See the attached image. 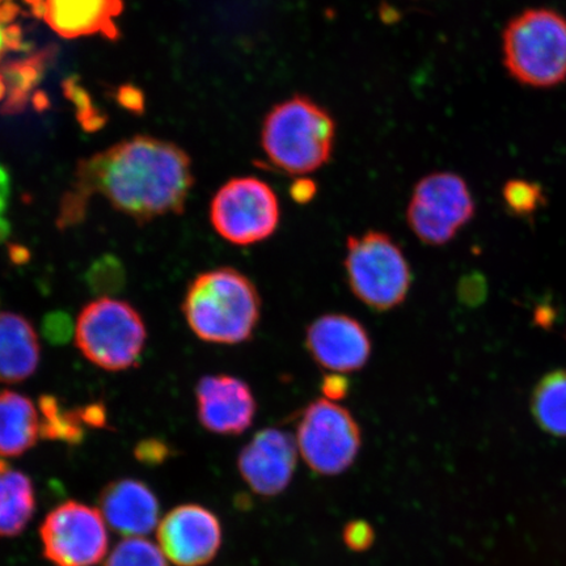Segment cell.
<instances>
[{
	"instance_id": "cell-34",
	"label": "cell",
	"mask_w": 566,
	"mask_h": 566,
	"mask_svg": "<svg viewBox=\"0 0 566 566\" xmlns=\"http://www.w3.org/2000/svg\"><path fill=\"white\" fill-rule=\"evenodd\" d=\"M10 258L13 263L23 264L30 259V252H28L24 247L12 245L10 247Z\"/></svg>"
},
{
	"instance_id": "cell-26",
	"label": "cell",
	"mask_w": 566,
	"mask_h": 566,
	"mask_svg": "<svg viewBox=\"0 0 566 566\" xmlns=\"http://www.w3.org/2000/svg\"><path fill=\"white\" fill-rule=\"evenodd\" d=\"M343 541L353 552H365L370 549L375 542V531L369 522L352 521L344 527Z\"/></svg>"
},
{
	"instance_id": "cell-38",
	"label": "cell",
	"mask_w": 566,
	"mask_h": 566,
	"mask_svg": "<svg viewBox=\"0 0 566 566\" xmlns=\"http://www.w3.org/2000/svg\"><path fill=\"white\" fill-rule=\"evenodd\" d=\"M6 2H9V0H0V4H3Z\"/></svg>"
},
{
	"instance_id": "cell-7",
	"label": "cell",
	"mask_w": 566,
	"mask_h": 566,
	"mask_svg": "<svg viewBox=\"0 0 566 566\" xmlns=\"http://www.w3.org/2000/svg\"><path fill=\"white\" fill-rule=\"evenodd\" d=\"M295 441L310 470L322 476H337L356 462L363 431L348 409L324 398L303 410Z\"/></svg>"
},
{
	"instance_id": "cell-22",
	"label": "cell",
	"mask_w": 566,
	"mask_h": 566,
	"mask_svg": "<svg viewBox=\"0 0 566 566\" xmlns=\"http://www.w3.org/2000/svg\"><path fill=\"white\" fill-rule=\"evenodd\" d=\"M104 566H168L160 548L142 537H127L113 549Z\"/></svg>"
},
{
	"instance_id": "cell-9",
	"label": "cell",
	"mask_w": 566,
	"mask_h": 566,
	"mask_svg": "<svg viewBox=\"0 0 566 566\" xmlns=\"http://www.w3.org/2000/svg\"><path fill=\"white\" fill-rule=\"evenodd\" d=\"M475 201L462 177L434 172L416 184L407 210L409 229L423 244H448L475 216Z\"/></svg>"
},
{
	"instance_id": "cell-35",
	"label": "cell",
	"mask_w": 566,
	"mask_h": 566,
	"mask_svg": "<svg viewBox=\"0 0 566 566\" xmlns=\"http://www.w3.org/2000/svg\"><path fill=\"white\" fill-rule=\"evenodd\" d=\"M11 233V224L6 221L4 218L0 217V244L9 239Z\"/></svg>"
},
{
	"instance_id": "cell-12",
	"label": "cell",
	"mask_w": 566,
	"mask_h": 566,
	"mask_svg": "<svg viewBox=\"0 0 566 566\" xmlns=\"http://www.w3.org/2000/svg\"><path fill=\"white\" fill-rule=\"evenodd\" d=\"M298 446L292 436L268 428L254 434L238 458V469L251 491L275 497L287 490L298 463Z\"/></svg>"
},
{
	"instance_id": "cell-14",
	"label": "cell",
	"mask_w": 566,
	"mask_h": 566,
	"mask_svg": "<svg viewBox=\"0 0 566 566\" xmlns=\"http://www.w3.org/2000/svg\"><path fill=\"white\" fill-rule=\"evenodd\" d=\"M198 420L211 433L240 436L252 427L258 402L250 386L232 375H208L196 388Z\"/></svg>"
},
{
	"instance_id": "cell-16",
	"label": "cell",
	"mask_w": 566,
	"mask_h": 566,
	"mask_svg": "<svg viewBox=\"0 0 566 566\" xmlns=\"http://www.w3.org/2000/svg\"><path fill=\"white\" fill-rule=\"evenodd\" d=\"M122 11V0H45L44 18L65 39L96 33L116 39L115 19Z\"/></svg>"
},
{
	"instance_id": "cell-18",
	"label": "cell",
	"mask_w": 566,
	"mask_h": 566,
	"mask_svg": "<svg viewBox=\"0 0 566 566\" xmlns=\"http://www.w3.org/2000/svg\"><path fill=\"white\" fill-rule=\"evenodd\" d=\"M39 436L40 419L33 402L18 392L0 394V457L25 454L38 443Z\"/></svg>"
},
{
	"instance_id": "cell-4",
	"label": "cell",
	"mask_w": 566,
	"mask_h": 566,
	"mask_svg": "<svg viewBox=\"0 0 566 566\" xmlns=\"http://www.w3.org/2000/svg\"><path fill=\"white\" fill-rule=\"evenodd\" d=\"M502 59L522 86H560L566 82V18L546 7L520 12L502 33Z\"/></svg>"
},
{
	"instance_id": "cell-8",
	"label": "cell",
	"mask_w": 566,
	"mask_h": 566,
	"mask_svg": "<svg viewBox=\"0 0 566 566\" xmlns=\"http://www.w3.org/2000/svg\"><path fill=\"white\" fill-rule=\"evenodd\" d=\"M281 219L279 197L258 177H235L219 188L210 205V221L218 235L247 247L265 242Z\"/></svg>"
},
{
	"instance_id": "cell-29",
	"label": "cell",
	"mask_w": 566,
	"mask_h": 566,
	"mask_svg": "<svg viewBox=\"0 0 566 566\" xmlns=\"http://www.w3.org/2000/svg\"><path fill=\"white\" fill-rule=\"evenodd\" d=\"M81 420L91 428L103 429L106 427V410L102 402H92L86 407L77 409Z\"/></svg>"
},
{
	"instance_id": "cell-21",
	"label": "cell",
	"mask_w": 566,
	"mask_h": 566,
	"mask_svg": "<svg viewBox=\"0 0 566 566\" xmlns=\"http://www.w3.org/2000/svg\"><path fill=\"white\" fill-rule=\"evenodd\" d=\"M40 434L49 441H61L77 444L84 440V423L77 409L70 410L62 407L59 399L52 395L41 396Z\"/></svg>"
},
{
	"instance_id": "cell-11",
	"label": "cell",
	"mask_w": 566,
	"mask_h": 566,
	"mask_svg": "<svg viewBox=\"0 0 566 566\" xmlns=\"http://www.w3.org/2000/svg\"><path fill=\"white\" fill-rule=\"evenodd\" d=\"M222 525L209 509L177 506L160 522L158 542L163 555L176 566H205L222 546Z\"/></svg>"
},
{
	"instance_id": "cell-36",
	"label": "cell",
	"mask_w": 566,
	"mask_h": 566,
	"mask_svg": "<svg viewBox=\"0 0 566 566\" xmlns=\"http://www.w3.org/2000/svg\"><path fill=\"white\" fill-rule=\"evenodd\" d=\"M4 92H6V84H4L3 80H2V76H0V98L3 97Z\"/></svg>"
},
{
	"instance_id": "cell-19",
	"label": "cell",
	"mask_w": 566,
	"mask_h": 566,
	"mask_svg": "<svg viewBox=\"0 0 566 566\" xmlns=\"http://www.w3.org/2000/svg\"><path fill=\"white\" fill-rule=\"evenodd\" d=\"M34 511L35 494L31 479L0 460V537L23 533Z\"/></svg>"
},
{
	"instance_id": "cell-5",
	"label": "cell",
	"mask_w": 566,
	"mask_h": 566,
	"mask_svg": "<svg viewBox=\"0 0 566 566\" xmlns=\"http://www.w3.org/2000/svg\"><path fill=\"white\" fill-rule=\"evenodd\" d=\"M344 266L352 293L378 313L399 307L412 286L406 254L386 232L349 237Z\"/></svg>"
},
{
	"instance_id": "cell-23",
	"label": "cell",
	"mask_w": 566,
	"mask_h": 566,
	"mask_svg": "<svg viewBox=\"0 0 566 566\" xmlns=\"http://www.w3.org/2000/svg\"><path fill=\"white\" fill-rule=\"evenodd\" d=\"M86 282L92 293L112 295L122 292L126 283V272L122 261L105 254L95 261L86 273Z\"/></svg>"
},
{
	"instance_id": "cell-28",
	"label": "cell",
	"mask_w": 566,
	"mask_h": 566,
	"mask_svg": "<svg viewBox=\"0 0 566 566\" xmlns=\"http://www.w3.org/2000/svg\"><path fill=\"white\" fill-rule=\"evenodd\" d=\"M350 389L349 380L343 374L331 373L322 381V392L325 399L336 401L345 399Z\"/></svg>"
},
{
	"instance_id": "cell-10",
	"label": "cell",
	"mask_w": 566,
	"mask_h": 566,
	"mask_svg": "<svg viewBox=\"0 0 566 566\" xmlns=\"http://www.w3.org/2000/svg\"><path fill=\"white\" fill-rule=\"evenodd\" d=\"M40 537L53 566H94L103 560L109 541L101 511L77 501L54 507L42 522Z\"/></svg>"
},
{
	"instance_id": "cell-25",
	"label": "cell",
	"mask_w": 566,
	"mask_h": 566,
	"mask_svg": "<svg viewBox=\"0 0 566 566\" xmlns=\"http://www.w3.org/2000/svg\"><path fill=\"white\" fill-rule=\"evenodd\" d=\"M41 325L42 336L48 343L56 346L67 344L76 329L73 318L63 311L48 314Z\"/></svg>"
},
{
	"instance_id": "cell-32",
	"label": "cell",
	"mask_w": 566,
	"mask_h": 566,
	"mask_svg": "<svg viewBox=\"0 0 566 566\" xmlns=\"http://www.w3.org/2000/svg\"><path fill=\"white\" fill-rule=\"evenodd\" d=\"M119 102H122L126 108L139 111L142 105H144V97H142L136 88L124 87L119 91Z\"/></svg>"
},
{
	"instance_id": "cell-3",
	"label": "cell",
	"mask_w": 566,
	"mask_h": 566,
	"mask_svg": "<svg viewBox=\"0 0 566 566\" xmlns=\"http://www.w3.org/2000/svg\"><path fill=\"white\" fill-rule=\"evenodd\" d=\"M336 123L313 98L295 95L268 113L261 147L281 171L303 176L318 171L334 155Z\"/></svg>"
},
{
	"instance_id": "cell-31",
	"label": "cell",
	"mask_w": 566,
	"mask_h": 566,
	"mask_svg": "<svg viewBox=\"0 0 566 566\" xmlns=\"http://www.w3.org/2000/svg\"><path fill=\"white\" fill-rule=\"evenodd\" d=\"M2 24V21H0V56H2L6 49L17 48L20 45V32L18 28L4 30Z\"/></svg>"
},
{
	"instance_id": "cell-37",
	"label": "cell",
	"mask_w": 566,
	"mask_h": 566,
	"mask_svg": "<svg viewBox=\"0 0 566 566\" xmlns=\"http://www.w3.org/2000/svg\"><path fill=\"white\" fill-rule=\"evenodd\" d=\"M28 3L33 4V7L44 3L45 0H27Z\"/></svg>"
},
{
	"instance_id": "cell-33",
	"label": "cell",
	"mask_w": 566,
	"mask_h": 566,
	"mask_svg": "<svg viewBox=\"0 0 566 566\" xmlns=\"http://www.w3.org/2000/svg\"><path fill=\"white\" fill-rule=\"evenodd\" d=\"M11 195V179L3 166H0V217H2Z\"/></svg>"
},
{
	"instance_id": "cell-15",
	"label": "cell",
	"mask_w": 566,
	"mask_h": 566,
	"mask_svg": "<svg viewBox=\"0 0 566 566\" xmlns=\"http://www.w3.org/2000/svg\"><path fill=\"white\" fill-rule=\"evenodd\" d=\"M104 520L116 533L139 537L151 533L159 520V501L145 483L134 479L112 481L98 497Z\"/></svg>"
},
{
	"instance_id": "cell-2",
	"label": "cell",
	"mask_w": 566,
	"mask_h": 566,
	"mask_svg": "<svg viewBox=\"0 0 566 566\" xmlns=\"http://www.w3.org/2000/svg\"><path fill=\"white\" fill-rule=\"evenodd\" d=\"M189 328L202 342L238 345L250 342L261 316L254 283L233 268L198 274L182 302Z\"/></svg>"
},
{
	"instance_id": "cell-20",
	"label": "cell",
	"mask_w": 566,
	"mask_h": 566,
	"mask_svg": "<svg viewBox=\"0 0 566 566\" xmlns=\"http://www.w3.org/2000/svg\"><path fill=\"white\" fill-rule=\"evenodd\" d=\"M531 413L547 434L566 438V369L551 371L537 381Z\"/></svg>"
},
{
	"instance_id": "cell-17",
	"label": "cell",
	"mask_w": 566,
	"mask_h": 566,
	"mask_svg": "<svg viewBox=\"0 0 566 566\" xmlns=\"http://www.w3.org/2000/svg\"><path fill=\"white\" fill-rule=\"evenodd\" d=\"M40 344L24 316L0 314V381L20 384L38 370Z\"/></svg>"
},
{
	"instance_id": "cell-24",
	"label": "cell",
	"mask_w": 566,
	"mask_h": 566,
	"mask_svg": "<svg viewBox=\"0 0 566 566\" xmlns=\"http://www.w3.org/2000/svg\"><path fill=\"white\" fill-rule=\"evenodd\" d=\"M504 200L514 214L527 217L534 214L544 201L543 190L535 182L512 180L504 188Z\"/></svg>"
},
{
	"instance_id": "cell-27",
	"label": "cell",
	"mask_w": 566,
	"mask_h": 566,
	"mask_svg": "<svg viewBox=\"0 0 566 566\" xmlns=\"http://www.w3.org/2000/svg\"><path fill=\"white\" fill-rule=\"evenodd\" d=\"M171 454L172 449L169 448V444L158 440V438H148V440L139 442L136 450H134V455H136L138 462L146 465L165 463Z\"/></svg>"
},
{
	"instance_id": "cell-30",
	"label": "cell",
	"mask_w": 566,
	"mask_h": 566,
	"mask_svg": "<svg viewBox=\"0 0 566 566\" xmlns=\"http://www.w3.org/2000/svg\"><path fill=\"white\" fill-rule=\"evenodd\" d=\"M293 200L300 203H307L316 196V184L310 179H298L290 188Z\"/></svg>"
},
{
	"instance_id": "cell-6",
	"label": "cell",
	"mask_w": 566,
	"mask_h": 566,
	"mask_svg": "<svg viewBox=\"0 0 566 566\" xmlns=\"http://www.w3.org/2000/svg\"><path fill=\"white\" fill-rule=\"evenodd\" d=\"M146 337L138 311L109 296L87 304L76 321L77 348L92 364L108 371H123L136 365Z\"/></svg>"
},
{
	"instance_id": "cell-1",
	"label": "cell",
	"mask_w": 566,
	"mask_h": 566,
	"mask_svg": "<svg viewBox=\"0 0 566 566\" xmlns=\"http://www.w3.org/2000/svg\"><path fill=\"white\" fill-rule=\"evenodd\" d=\"M193 184L192 163L180 147L151 137L127 139L81 163L59 224L66 229L82 222L94 195L138 223L181 214Z\"/></svg>"
},
{
	"instance_id": "cell-13",
	"label": "cell",
	"mask_w": 566,
	"mask_h": 566,
	"mask_svg": "<svg viewBox=\"0 0 566 566\" xmlns=\"http://www.w3.org/2000/svg\"><path fill=\"white\" fill-rule=\"evenodd\" d=\"M306 348L323 369L349 374L363 370L369 363L373 343L369 332L357 318L327 314L310 324Z\"/></svg>"
}]
</instances>
